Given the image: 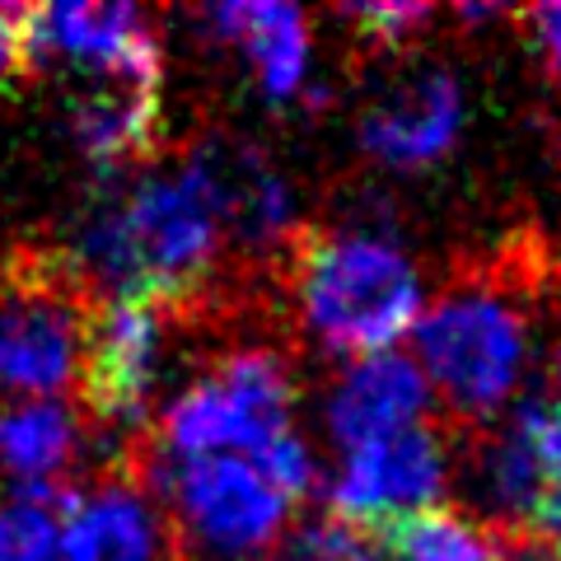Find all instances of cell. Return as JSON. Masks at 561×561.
Returning <instances> with one entry per match:
<instances>
[{"label":"cell","instance_id":"1","mask_svg":"<svg viewBox=\"0 0 561 561\" xmlns=\"http://www.w3.org/2000/svg\"><path fill=\"white\" fill-rule=\"evenodd\" d=\"M230 225L216 154L146 173L136 187L84 210L76 272L113 286V300L179 305L202 286Z\"/></svg>","mask_w":561,"mask_h":561},{"label":"cell","instance_id":"2","mask_svg":"<svg viewBox=\"0 0 561 561\" xmlns=\"http://www.w3.org/2000/svg\"><path fill=\"white\" fill-rule=\"evenodd\" d=\"M290 280L309 332L346 356L393 351L421 319V280L408 253L375 234H295Z\"/></svg>","mask_w":561,"mask_h":561},{"label":"cell","instance_id":"3","mask_svg":"<svg viewBox=\"0 0 561 561\" xmlns=\"http://www.w3.org/2000/svg\"><path fill=\"white\" fill-rule=\"evenodd\" d=\"M416 365L454 416L486 421L519 389L529 360V323L491 286L449 290L416 319Z\"/></svg>","mask_w":561,"mask_h":561},{"label":"cell","instance_id":"4","mask_svg":"<svg viewBox=\"0 0 561 561\" xmlns=\"http://www.w3.org/2000/svg\"><path fill=\"white\" fill-rule=\"evenodd\" d=\"M150 472L179 519L183 548L202 561H262L290 519V501L243 454H179L154 449Z\"/></svg>","mask_w":561,"mask_h":561},{"label":"cell","instance_id":"5","mask_svg":"<svg viewBox=\"0 0 561 561\" xmlns=\"http://www.w3.org/2000/svg\"><path fill=\"white\" fill-rule=\"evenodd\" d=\"M76 262H0V393L47 402L80 379L90 305Z\"/></svg>","mask_w":561,"mask_h":561},{"label":"cell","instance_id":"6","mask_svg":"<svg viewBox=\"0 0 561 561\" xmlns=\"http://www.w3.org/2000/svg\"><path fill=\"white\" fill-rule=\"evenodd\" d=\"M295 383L272 351H239L216 365L206 379L164 408L160 449L192 459V454H243L253 459L272 440L290 435Z\"/></svg>","mask_w":561,"mask_h":561},{"label":"cell","instance_id":"7","mask_svg":"<svg viewBox=\"0 0 561 561\" xmlns=\"http://www.w3.org/2000/svg\"><path fill=\"white\" fill-rule=\"evenodd\" d=\"M24 57L99 70V80H131L160 90V38L150 20L122 0H61L24 5Z\"/></svg>","mask_w":561,"mask_h":561},{"label":"cell","instance_id":"8","mask_svg":"<svg viewBox=\"0 0 561 561\" xmlns=\"http://www.w3.org/2000/svg\"><path fill=\"white\" fill-rule=\"evenodd\" d=\"M445 482H449V449L440 431L421 421V426L351 449L328 501L337 519L370 534L389 519L435 511Z\"/></svg>","mask_w":561,"mask_h":561},{"label":"cell","instance_id":"9","mask_svg":"<svg viewBox=\"0 0 561 561\" xmlns=\"http://www.w3.org/2000/svg\"><path fill=\"white\" fill-rule=\"evenodd\" d=\"M164 351V305L108 300L90 313L80 356L84 408L103 421H136L146 412Z\"/></svg>","mask_w":561,"mask_h":561},{"label":"cell","instance_id":"10","mask_svg":"<svg viewBox=\"0 0 561 561\" xmlns=\"http://www.w3.org/2000/svg\"><path fill=\"white\" fill-rule=\"evenodd\" d=\"M463 127V90L449 70L431 66L412 80L393 84L375 99L360 117V140L379 164L389 169H421L445 160Z\"/></svg>","mask_w":561,"mask_h":561},{"label":"cell","instance_id":"11","mask_svg":"<svg viewBox=\"0 0 561 561\" xmlns=\"http://www.w3.org/2000/svg\"><path fill=\"white\" fill-rule=\"evenodd\" d=\"M431 408V383L421 365L398 351L360 356L346 370V379L332 389L328 402V431L346 454L360 445H375L383 435H398L408 426H421Z\"/></svg>","mask_w":561,"mask_h":561},{"label":"cell","instance_id":"12","mask_svg":"<svg viewBox=\"0 0 561 561\" xmlns=\"http://www.w3.org/2000/svg\"><path fill=\"white\" fill-rule=\"evenodd\" d=\"M160 515L131 478H103L70 491L61 515V561H160Z\"/></svg>","mask_w":561,"mask_h":561},{"label":"cell","instance_id":"13","mask_svg":"<svg viewBox=\"0 0 561 561\" xmlns=\"http://www.w3.org/2000/svg\"><path fill=\"white\" fill-rule=\"evenodd\" d=\"M210 24L225 43L243 47L262 90L272 99H290L305 90L309 76V20L280 0H230L210 10Z\"/></svg>","mask_w":561,"mask_h":561},{"label":"cell","instance_id":"14","mask_svg":"<svg viewBox=\"0 0 561 561\" xmlns=\"http://www.w3.org/2000/svg\"><path fill=\"white\" fill-rule=\"evenodd\" d=\"M70 127L76 140L90 150V160L117 164L127 154H140L154 146V127H160V90L154 84L131 80H99L70 103Z\"/></svg>","mask_w":561,"mask_h":561},{"label":"cell","instance_id":"15","mask_svg":"<svg viewBox=\"0 0 561 561\" xmlns=\"http://www.w3.org/2000/svg\"><path fill=\"white\" fill-rule=\"evenodd\" d=\"M80 449V426L70 416L66 402H14L0 412V468L14 478V486L47 482L57 486V478L70 468Z\"/></svg>","mask_w":561,"mask_h":561},{"label":"cell","instance_id":"16","mask_svg":"<svg viewBox=\"0 0 561 561\" xmlns=\"http://www.w3.org/2000/svg\"><path fill=\"white\" fill-rule=\"evenodd\" d=\"M379 561H501V542L491 529L459 511H416L370 529Z\"/></svg>","mask_w":561,"mask_h":561},{"label":"cell","instance_id":"17","mask_svg":"<svg viewBox=\"0 0 561 561\" xmlns=\"http://www.w3.org/2000/svg\"><path fill=\"white\" fill-rule=\"evenodd\" d=\"M66 486H10L0 501V561H61Z\"/></svg>","mask_w":561,"mask_h":561},{"label":"cell","instance_id":"18","mask_svg":"<svg viewBox=\"0 0 561 561\" xmlns=\"http://www.w3.org/2000/svg\"><path fill=\"white\" fill-rule=\"evenodd\" d=\"M276 561H379V548L365 529L328 515V519L305 524L300 534H290L280 542Z\"/></svg>","mask_w":561,"mask_h":561},{"label":"cell","instance_id":"19","mask_svg":"<svg viewBox=\"0 0 561 561\" xmlns=\"http://www.w3.org/2000/svg\"><path fill=\"white\" fill-rule=\"evenodd\" d=\"M346 20L370 43H402L431 20V5H351Z\"/></svg>","mask_w":561,"mask_h":561},{"label":"cell","instance_id":"20","mask_svg":"<svg viewBox=\"0 0 561 561\" xmlns=\"http://www.w3.org/2000/svg\"><path fill=\"white\" fill-rule=\"evenodd\" d=\"M534 445H538L542 478H548L552 491H561V389L552 402L534 408Z\"/></svg>","mask_w":561,"mask_h":561},{"label":"cell","instance_id":"21","mask_svg":"<svg viewBox=\"0 0 561 561\" xmlns=\"http://www.w3.org/2000/svg\"><path fill=\"white\" fill-rule=\"evenodd\" d=\"M24 70V5H0V90H10Z\"/></svg>","mask_w":561,"mask_h":561},{"label":"cell","instance_id":"22","mask_svg":"<svg viewBox=\"0 0 561 561\" xmlns=\"http://www.w3.org/2000/svg\"><path fill=\"white\" fill-rule=\"evenodd\" d=\"M529 38L538 43L548 70L561 80V5H538V10H529Z\"/></svg>","mask_w":561,"mask_h":561},{"label":"cell","instance_id":"23","mask_svg":"<svg viewBox=\"0 0 561 561\" xmlns=\"http://www.w3.org/2000/svg\"><path fill=\"white\" fill-rule=\"evenodd\" d=\"M557 389H561V351H557Z\"/></svg>","mask_w":561,"mask_h":561},{"label":"cell","instance_id":"24","mask_svg":"<svg viewBox=\"0 0 561 561\" xmlns=\"http://www.w3.org/2000/svg\"><path fill=\"white\" fill-rule=\"evenodd\" d=\"M552 561H561V548H557V552H552Z\"/></svg>","mask_w":561,"mask_h":561}]
</instances>
